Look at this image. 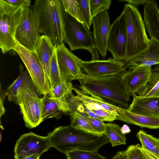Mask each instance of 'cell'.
Masks as SVG:
<instances>
[{
	"instance_id": "9c48e42d",
	"label": "cell",
	"mask_w": 159,
	"mask_h": 159,
	"mask_svg": "<svg viewBox=\"0 0 159 159\" xmlns=\"http://www.w3.org/2000/svg\"><path fill=\"white\" fill-rule=\"evenodd\" d=\"M127 46L126 19L123 11L111 25L107 42V51L113 58L125 61Z\"/></svg>"
},
{
	"instance_id": "4316f807",
	"label": "cell",
	"mask_w": 159,
	"mask_h": 159,
	"mask_svg": "<svg viewBox=\"0 0 159 159\" xmlns=\"http://www.w3.org/2000/svg\"><path fill=\"white\" fill-rule=\"evenodd\" d=\"M68 114L70 119V125L73 127L89 133L100 134L89 124L84 116L77 111H71Z\"/></svg>"
},
{
	"instance_id": "e575fe53",
	"label": "cell",
	"mask_w": 159,
	"mask_h": 159,
	"mask_svg": "<svg viewBox=\"0 0 159 159\" xmlns=\"http://www.w3.org/2000/svg\"><path fill=\"white\" fill-rule=\"evenodd\" d=\"M81 114L84 116L89 124L99 134H104L106 124L103 120L91 118L86 114Z\"/></svg>"
},
{
	"instance_id": "f1b7e54d",
	"label": "cell",
	"mask_w": 159,
	"mask_h": 159,
	"mask_svg": "<svg viewBox=\"0 0 159 159\" xmlns=\"http://www.w3.org/2000/svg\"><path fill=\"white\" fill-rule=\"evenodd\" d=\"M65 154L67 159H107L98 151L75 150Z\"/></svg>"
},
{
	"instance_id": "f546056e",
	"label": "cell",
	"mask_w": 159,
	"mask_h": 159,
	"mask_svg": "<svg viewBox=\"0 0 159 159\" xmlns=\"http://www.w3.org/2000/svg\"><path fill=\"white\" fill-rule=\"evenodd\" d=\"M83 24L89 30L92 19L90 0H77Z\"/></svg>"
},
{
	"instance_id": "b9f144b4",
	"label": "cell",
	"mask_w": 159,
	"mask_h": 159,
	"mask_svg": "<svg viewBox=\"0 0 159 159\" xmlns=\"http://www.w3.org/2000/svg\"><path fill=\"white\" fill-rule=\"evenodd\" d=\"M41 155L38 154L33 155L25 157H19L14 155L15 159H40Z\"/></svg>"
},
{
	"instance_id": "74e56055",
	"label": "cell",
	"mask_w": 159,
	"mask_h": 159,
	"mask_svg": "<svg viewBox=\"0 0 159 159\" xmlns=\"http://www.w3.org/2000/svg\"><path fill=\"white\" fill-rule=\"evenodd\" d=\"M7 96L6 90L1 89L0 91V116L1 118L2 116L4 115L5 113V109L4 107L3 102L4 99Z\"/></svg>"
},
{
	"instance_id": "5b68a950",
	"label": "cell",
	"mask_w": 159,
	"mask_h": 159,
	"mask_svg": "<svg viewBox=\"0 0 159 159\" xmlns=\"http://www.w3.org/2000/svg\"><path fill=\"white\" fill-rule=\"evenodd\" d=\"M64 33V41L67 43L71 51L84 49L91 54L92 60H98L92 33L83 23L64 11L62 15Z\"/></svg>"
},
{
	"instance_id": "ab89813d",
	"label": "cell",
	"mask_w": 159,
	"mask_h": 159,
	"mask_svg": "<svg viewBox=\"0 0 159 159\" xmlns=\"http://www.w3.org/2000/svg\"><path fill=\"white\" fill-rule=\"evenodd\" d=\"M141 148L144 155V159H159L154 155L143 148L142 147Z\"/></svg>"
},
{
	"instance_id": "484cf974",
	"label": "cell",
	"mask_w": 159,
	"mask_h": 159,
	"mask_svg": "<svg viewBox=\"0 0 159 159\" xmlns=\"http://www.w3.org/2000/svg\"><path fill=\"white\" fill-rule=\"evenodd\" d=\"M136 136L140 141L142 147L159 158V139L140 130Z\"/></svg>"
},
{
	"instance_id": "8d00e7d4",
	"label": "cell",
	"mask_w": 159,
	"mask_h": 159,
	"mask_svg": "<svg viewBox=\"0 0 159 159\" xmlns=\"http://www.w3.org/2000/svg\"><path fill=\"white\" fill-rule=\"evenodd\" d=\"M5 2L15 6H22L23 7L31 6V0H4Z\"/></svg>"
},
{
	"instance_id": "cb8c5ba5",
	"label": "cell",
	"mask_w": 159,
	"mask_h": 159,
	"mask_svg": "<svg viewBox=\"0 0 159 159\" xmlns=\"http://www.w3.org/2000/svg\"><path fill=\"white\" fill-rule=\"evenodd\" d=\"M73 90L76 94V97L83 103L98 105L102 109L118 116V112L120 107L107 102L98 98L86 95L80 89L76 88L73 87Z\"/></svg>"
},
{
	"instance_id": "8992f818",
	"label": "cell",
	"mask_w": 159,
	"mask_h": 159,
	"mask_svg": "<svg viewBox=\"0 0 159 159\" xmlns=\"http://www.w3.org/2000/svg\"><path fill=\"white\" fill-rule=\"evenodd\" d=\"M23 7L0 0V48L4 54L16 46L15 35Z\"/></svg>"
},
{
	"instance_id": "e0dca14e",
	"label": "cell",
	"mask_w": 159,
	"mask_h": 159,
	"mask_svg": "<svg viewBox=\"0 0 159 159\" xmlns=\"http://www.w3.org/2000/svg\"><path fill=\"white\" fill-rule=\"evenodd\" d=\"M128 111L146 116L159 118V97H143L134 93Z\"/></svg>"
},
{
	"instance_id": "603a6c76",
	"label": "cell",
	"mask_w": 159,
	"mask_h": 159,
	"mask_svg": "<svg viewBox=\"0 0 159 159\" xmlns=\"http://www.w3.org/2000/svg\"><path fill=\"white\" fill-rule=\"evenodd\" d=\"M136 93L143 97H159V66L152 69L150 79L146 85Z\"/></svg>"
},
{
	"instance_id": "f35d334b",
	"label": "cell",
	"mask_w": 159,
	"mask_h": 159,
	"mask_svg": "<svg viewBox=\"0 0 159 159\" xmlns=\"http://www.w3.org/2000/svg\"><path fill=\"white\" fill-rule=\"evenodd\" d=\"M149 0H118L120 2H126L129 4H132L137 7L140 5H144L147 3Z\"/></svg>"
},
{
	"instance_id": "44dd1931",
	"label": "cell",
	"mask_w": 159,
	"mask_h": 159,
	"mask_svg": "<svg viewBox=\"0 0 159 159\" xmlns=\"http://www.w3.org/2000/svg\"><path fill=\"white\" fill-rule=\"evenodd\" d=\"M117 120L141 128L159 129V118L136 114L121 108L118 111Z\"/></svg>"
},
{
	"instance_id": "5bb4252c",
	"label": "cell",
	"mask_w": 159,
	"mask_h": 159,
	"mask_svg": "<svg viewBox=\"0 0 159 159\" xmlns=\"http://www.w3.org/2000/svg\"><path fill=\"white\" fill-rule=\"evenodd\" d=\"M93 39L95 46L102 58L107 51V42L111 25L107 10H104L92 18Z\"/></svg>"
},
{
	"instance_id": "6da1fadb",
	"label": "cell",
	"mask_w": 159,
	"mask_h": 159,
	"mask_svg": "<svg viewBox=\"0 0 159 159\" xmlns=\"http://www.w3.org/2000/svg\"><path fill=\"white\" fill-rule=\"evenodd\" d=\"M47 136L51 147L65 154L75 150L98 151L103 145L110 142L104 134L89 133L70 125L57 127Z\"/></svg>"
},
{
	"instance_id": "836d02e7",
	"label": "cell",
	"mask_w": 159,
	"mask_h": 159,
	"mask_svg": "<svg viewBox=\"0 0 159 159\" xmlns=\"http://www.w3.org/2000/svg\"><path fill=\"white\" fill-rule=\"evenodd\" d=\"M125 152L127 159H144L141 146L139 144L129 146Z\"/></svg>"
},
{
	"instance_id": "60d3db41",
	"label": "cell",
	"mask_w": 159,
	"mask_h": 159,
	"mask_svg": "<svg viewBox=\"0 0 159 159\" xmlns=\"http://www.w3.org/2000/svg\"><path fill=\"white\" fill-rule=\"evenodd\" d=\"M111 159H127L125 151L118 152Z\"/></svg>"
},
{
	"instance_id": "d6a6232c",
	"label": "cell",
	"mask_w": 159,
	"mask_h": 159,
	"mask_svg": "<svg viewBox=\"0 0 159 159\" xmlns=\"http://www.w3.org/2000/svg\"><path fill=\"white\" fill-rule=\"evenodd\" d=\"M111 1V0H90L92 18L102 11L108 10Z\"/></svg>"
},
{
	"instance_id": "8fae6325",
	"label": "cell",
	"mask_w": 159,
	"mask_h": 159,
	"mask_svg": "<svg viewBox=\"0 0 159 159\" xmlns=\"http://www.w3.org/2000/svg\"><path fill=\"white\" fill-rule=\"evenodd\" d=\"M59 68L63 77L69 81L84 78L82 70L83 61L70 52L63 43L56 48Z\"/></svg>"
},
{
	"instance_id": "52a82bcc",
	"label": "cell",
	"mask_w": 159,
	"mask_h": 159,
	"mask_svg": "<svg viewBox=\"0 0 159 159\" xmlns=\"http://www.w3.org/2000/svg\"><path fill=\"white\" fill-rule=\"evenodd\" d=\"M41 33L38 16L34 5L23 7L15 34V39L25 48L33 51Z\"/></svg>"
},
{
	"instance_id": "3957f363",
	"label": "cell",
	"mask_w": 159,
	"mask_h": 159,
	"mask_svg": "<svg viewBox=\"0 0 159 159\" xmlns=\"http://www.w3.org/2000/svg\"><path fill=\"white\" fill-rule=\"evenodd\" d=\"M34 5L41 33L48 37L56 48L63 43L62 15L65 11L61 0H36Z\"/></svg>"
},
{
	"instance_id": "7a4b0ae2",
	"label": "cell",
	"mask_w": 159,
	"mask_h": 159,
	"mask_svg": "<svg viewBox=\"0 0 159 159\" xmlns=\"http://www.w3.org/2000/svg\"><path fill=\"white\" fill-rule=\"evenodd\" d=\"M125 73L93 77L85 75L84 78L79 80V87L86 95L126 109L129 107L130 96L126 93L123 82Z\"/></svg>"
},
{
	"instance_id": "7402d4cb",
	"label": "cell",
	"mask_w": 159,
	"mask_h": 159,
	"mask_svg": "<svg viewBox=\"0 0 159 159\" xmlns=\"http://www.w3.org/2000/svg\"><path fill=\"white\" fill-rule=\"evenodd\" d=\"M20 68V75L6 90L8 100L10 102H14L22 90L34 85L27 70L24 71L21 65Z\"/></svg>"
},
{
	"instance_id": "d6986e66",
	"label": "cell",
	"mask_w": 159,
	"mask_h": 159,
	"mask_svg": "<svg viewBox=\"0 0 159 159\" xmlns=\"http://www.w3.org/2000/svg\"><path fill=\"white\" fill-rule=\"evenodd\" d=\"M150 40L149 46L145 50L126 62L127 68L159 64V44L153 39Z\"/></svg>"
},
{
	"instance_id": "4fadbf2b",
	"label": "cell",
	"mask_w": 159,
	"mask_h": 159,
	"mask_svg": "<svg viewBox=\"0 0 159 159\" xmlns=\"http://www.w3.org/2000/svg\"><path fill=\"white\" fill-rule=\"evenodd\" d=\"M126 62L109 58L106 60H99L83 61L82 68L89 77H98L125 73L127 71Z\"/></svg>"
},
{
	"instance_id": "4dcf8cb0",
	"label": "cell",
	"mask_w": 159,
	"mask_h": 159,
	"mask_svg": "<svg viewBox=\"0 0 159 159\" xmlns=\"http://www.w3.org/2000/svg\"><path fill=\"white\" fill-rule=\"evenodd\" d=\"M65 11L83 23L77 0H61Z\"/></svg>"
},
{
	"instance_id": "9a60e30c",
	"label": "cell",
	"mask_w": 159,
	"mask_h": 159,
	"mask_svg": "<svg viewBox=\"0 0 159 159\" xmlns=\"http://www.w3.org/2000/svg\"><path fill=\"white\" fill-rule=\"evenodd\" d=\"M152 66H141L130 69L123 76L125 91L130 96L144 87L151 74Z\"/></svg>"
},
{
	"instance_id": "ac0fdd59",
	"label": "cell",
	"mask_w": 159,
	"mask_h": 159,
	"mask_svg": "<svg viewBox=\"0 0 159 159\" xmlns=\"http://www.w3.org/2000/svg\"><path fill=\"white\" fill-rule=\"evenodd\" d=\"M42 99L43 121L53 118L59 119L63 114L70 111L66 98H52L45 95Z\"/></svg>"
},
{
	"instance_id": "83f0119b",
	"label": "cell",
	"mask_w": 159,
	"mask_h": 159,
	"mask_svg": "<svg viewBox=\"0 0 159 159\" xmlns=\"http://www.w3.org/2000/svg\"><path fill=\"white\" fill-rule=\"evenodd\" d=\"M65 80H66L63 77L59 68L55 50L52 57L50 64L49 83L51 94L52 91L54 88Z\"/></svg>"
},
{
	"instance_id": "7c38bea8",
	"label": "cell",
	"mask_w": 159,
	"mask_h": 159,
	"mask_svg": "<svg viewBox=\"0 0 159 159\" xmlns=\"http://www.w3.org/2000/svg\"><path fill=\"white\" fill-rule=\"evenodd\" d=\"M51 147L47 136H42L30 132L20 136L15 144L14 153L15 155L19 157L41 155Z\"/></svg>"
},
{
	"instance_id": "d590c367",
	"label": "cell",
	"mask_w": 159,
	"mask_h": 159,
	"mask_svg": "<svg viewBox=\"0 0 159 159\" xmlns=\"http://www.w3.org/2000/svg\"><path fill=\"white\" fill-rule=\"evenodd\" d=\"M101 117L103 121L112 122L117 120V116L103 109L90 110Z\"/></svg>"
},
{
	"instance_id": "7bdbcfd3",
	"label": "cell",
	"mask_w": 159,
	"mask_h": 159,
	"mask_svg": "<svg viewBox=\"0 0 159 159\" xmlns=\"http://www.w3.org/2000/svg\"><path fill=\"white\" fill-rule=\"evenodd\" d=\"M121 129L122 133L124 134L128 133L131 131V130L129 127L126 124L124 125L121 127Z\"/></svg>"
},
{
	"instance_id": "277c9868",
	"label": "cell",
	"mask_w": 159,
	"mask_h": 159,
	"mask_svg": "<svg viewBox=\"0 0 159 159\" xmlns=\"http://www.w3.org/2000/svg\"><path fill=\"white\" fill-rule=\"evenodd\" d=\"M123 11L126 19V62L145 50L149 46L150 40L146 34L143 20L137 7L126 4Z\"/></svg>"
},
{
	"instance_id": "ba28073f",
	"label": "cell",
	"mask_w": 159,
	"mask_h": 159,
	"mask_svg": "<svg viewBox=\"0 0 159 159\" xmlns=\"http://www.w3.org/2000/svg\"><path fill=\"white\" fill-rule=\"evenodd\" d=\"M34 85L20 93L14 103L18 105L25 126L35 128L42 121V101Z\"/></svg>"
},
{
	"instance_id": "30bf717a",
	"label": "cell",
	"mask_w": 159,
	"mask_h": 159,
	"mask_svg": "<svg viewBox=\"0 0 159 159\" xmlns=\"http://www.w3.org/2000/svg\"><path fill=\"white\" fill-rule=\"evenodd\" d=\"M16 41L14 50L26 67L39 94L50 97L51 93L47 85L45 75L34 51L26 49Z\"/></svg>"
},
{
	"instance_id": "d4e9b609",
	"label": "cell",
	"mask_w": 159,
	"mask_h": 159,
	"mask_svg": "<svg viewBox=\"0 0 159 159\" xmlns=\"http://www.w3.org/2000/svg\"><path fill=\"white\" fill-rule=\"evenodd\" d=\"M104 134L113 147L126 144V139L125 135L122 133L121 127L116 124L106 123Z\"/></svg>"
},
{
	"instance_id": "1f68e13d",
	"label": "cell",
	"mask_w": 159,
	"mask_h": 159,
	"mask_svg": "<svg viewBox=\"0 0 159 159\" xmlns=\"http://www.w3.org/2000/svg\"><path fill=\"white\" fill-rule=\"evenodd\" d=\"M73 86L71 81L64 80L52 91L50 97L55 98H66L72 93Z\"/></svg>"
},
{
	"instance_id": "ffe728a7",
	"label": "cell",
	"mask_w": 159,
	"mask_h": 159,
	"mask_svg": "<svg viewBox=\"0 0 159 159\" xmlns=\"http://www.w3.org/2000/svg\"><path fill=\"white\" fill-rule=\"evenodd\" d=\"M143 21L151 39L159 44V11L155 0H149L143 5Z\"/></svg>"
},
{
	"instance_id": "2e32d148",
	"label": "cell",
	"mask_w": 159,
	"mask_h": 159,
	"mask_svg": "<svg viewBox=\"0 0 159 159\" xmlns=\"http://www.w3.org/2000/svg\"><path fill=\"white\" fill-rule=\"evenodd\" d=\"M56 48L50 38L43 35L40 36L37 45L33 51L45 75L47 87L51 93L49 83L51 59Z\"/></svg>"
},
{
	"instance_id": "ee69618b",
	"label": "cell",
	"mask_w": 159,
	"mask_h": 159,
	"mask_svg": "<svg viewBox=\"0 0 159 159\" xmlns=\"http://www.w3.org/2000/svg\"></svg>"
}]
</instances>
